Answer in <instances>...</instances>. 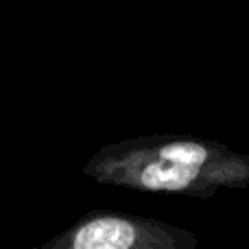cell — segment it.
Here are the masks:
<instances>
[{
    "instance_id": "cell-2",
    "label": "cell",
    "mask_w": 249,
    "mask_h": 249,
    "mask_svg": "<svg viewBox=\"0 0 249 249\" xmlns=\"http://www.w3.org/2000/svg\"><path fill=\"white\" fill-rule=\"evenodd\" d=\"M195 232L153 216L90 210L31 249H197Z\"/></svg>"
},
{
    "instance_id": "cell-1",
    "label": "cell",
    "mask_w": 249,
    "mask_h": 249,
    "mask_svg": "<svg viewBox=\"0 0 249 249\" xmlns=\"http://www.w3.org/2000/svg\"><path fill=\"white\" fill-rule=\"evenodd\" d=\"M99 186L210 199L249 184V155L195 133H146L101 146L81 168Z\"/></svg>"
}]
</instances>
